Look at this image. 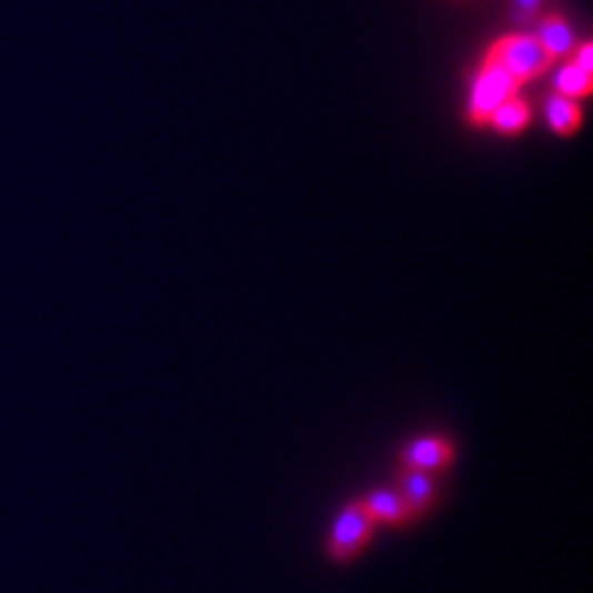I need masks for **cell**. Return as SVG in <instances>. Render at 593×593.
Instances as JSON below:
<instances>
[{
  "label": "cell",
  "mask_w": 593,
  "mask_h": 593,
  "mask_svg": "<svg viewBox=\"0 0 593 593\" xmlns=\"http://www.w3.org/2000/svg\"><path fill=\"white\" fill-rule=\"evenodd\" d=\"M540 6H542V0H512V16L524 23V20L536 16Z\"/></svg>",
  "instance_id": "8fae6325"
},
{
  "label": "cell",
  "mask_w": 593,
  "mask_h": 593,
  "mask_svg": "<svg viewBox=\"0 0 593 593\" xmlns=\"http://www.w3.org/2000/svg\"><path fill=\"white\" fill-rule=\"evenodd\" d=\"M546 119H549V124H552V129L559 131V134H571V131H574L581 122V112L569 97L559 94L546 102Z\"/></svg>",
  "instance_id": "9c48e42d"
},
{
  "label": "cell",
  "mask_w": 593,
  "mask_h": 593,
  "mask_svg": "<svg viewBox=\"0 0 593 593\" xmlns=\"http://www.w3.org/2000/svg\"><path fill=\"white\" fill-rule=\"evenodd\" d=\"M517 84L520 82L514 80L507 70L488 58L478 74L475 87H472L470 117L475 119V122H488L490 114L504 102V99L514 97Z\"/></svg>",
  "instance_id": "3957f363"
},
{
  "label": "cell",
  "mask_w": 593,
  "mask_h": 593,
  "mask_svg": "<svg viewBox=\"0 0 593 593\" xmlns=\"http://www.w3.org/2000/svg\"><path fill=\"white\" fill-rule=\"evenodd\" d=\"M488 58L507 70L517 82L532 80V77L544 72L546 64L552 62V58H549L546 50L542 48V42L534 36L502 38L497 46L490 50Z\"/></svg>",
  "instance_id": "7a4b0ae2"
},
{
  "label": "cell",
  "mask_w": 593,
  "mask_h": 593,
  "mask_svg": "<svg viewBox=\"0 0 593 593\" xmlns=\"http://www.w3.org/2000/svg\"><path fill=\"white\" fill-rule=\"evenodd\" d=\"M554 84H556V90L562 92V97H569V99L586 97L591 90V72L581 70L574 62H571L566 64V68L559 70V74L554 77Z\"/></svg>",
  "instance_id": "30bf717a"
},
{
  "label": "cell",
  "mask_w": 593,
  "mask_h": 593,
  "mask_svg": "<svg viewBox=\"0 0 593 593\" xmlns=\"http://www.w3.org/2000/svg\"><path fill=\"white\" fill-rule=\"evenodd\" d=\"M536 40L542 42V48L546 50L549 58H564V54H569L571 50V30L569 26L564 23V18L559 16H549L542 20L540 26V36H536Z\"/></svg>",
  "instance_id": "52a82bcc"
},
{
  "label": "cell",
  "mask_w": 593,
  "mask_h": 593,
  "mask_svg": "<svg viewBox=\"0 0 593 593\" xmlns=\"http://www.w3.org/2000/svg\"><path fill=\"white\" fill-rule=\"evenodd\" d=\"M373 530H376V524H373L371 514L366 512L361 497L344 502L342 507H339V512L334 514L332 526H329V536H326L329 559L336 564L356 562L361 552L369 546Z\"/></svg>",
  "instance_id": "6da1fadb"
},
{
  "label": "cell",
  "mask_w": 593,
  "mask_h": 593,
  "mask_svg": "<svg viewBox=\"0 0 593 593\" xmlns=\"http://www.w3.org/2000/svg\"><path fill=\"white\" fill-rule=\"evenodd\" d=\"M574 64H576V68H581V70H586V72L593 70V50H591L589 42H584V46L579 48V54L574 58Z\"/></svg>",
  "instance_id": "7c38bea8"
},
{
  "label": "cell",
  "mask_w": 593,
  "mask_h": 593,
  "mask_svg": "<svg viewBox=\"0 0 593 593\" xmlns=\"http://www.w3.org/2000/svg\"><path fill=\"white\" fill-rule=\"evenodd\" d=\"M490 122L497 127L502 134H514V131H520L530 122V107H526L522 99L510 97L490 114Z\"/></svg>",
  "instance_id": "ba28073f"
},
{
  "label": "cell",
  "mask_w": 593,
  "mask_h": 593,
  "mask_svg": "<svg viewBox=\"0 0 593 593\" xmlns=\"http://www.w3.org/2000/svg\"><path fill=\"white\" fill-rule=\"evenodd\" d=\"M395 490L409 507L411 517L419 520L423 514L433 510V504L438 500V482L435 475L423 470H413V468H403L399 472V480H395Z\"/></svg>",
  "instance_id": "5b68a950"
},
{
  "label": "cell",
  "mask_w": 593,
  "mask_h": 593,
  "mask_svg": "<svg viewBox=\"0 0 593 593\" xmlns=\"http://www.w3.org/2000/svg\"><path fill=\"white\" fill-rule=\"evenodd\" d=\"M453 460H455V448L441 435L413 438V441H409L401 448L403 468L423 470V472H431V475H438V472L448 470L450 465H453Z\"/></svg>",
  "instance_id": "277c9868"
},
{
  "label": "cell",
  "mask_w": 593,
  "mask_h": 593,
  "mask_svg": "<svg viewBox=\"0 0 593 593\" xmlns=\"http://www.w3.org/2000/svg\"><path fill=\"white\" fill-rule=\"evenodd\" d=\"M361 502H364L373 524L405 526L413 522L409 507H405V502L395 488H373L361 497Z\"/></svg>",
  "instance_id": "8992f818"
}]
</instances>
